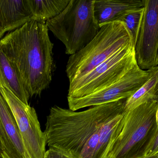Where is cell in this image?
I'll use <instances>...</instances> for the list:
<instances>
[{"label":"cell","instance_id":"obj_15","mask_svg":"<svg viewBox=\"0 0 158 158\" xmlns=\"http://www.w3.org/2000/svg\"><path fill=\"white\" fill-rule=\"evenodd\" d=\"M149 101H154L158 105V66L152 69V74L148 80L126 99L124 111L131 110Z\"/></svg>","mask_w":158,"mask_h":158},{"label":"cell","instance_id":"obj_13","mask_svg":"<svg viewBox=\"0 0 158 158\" xmlns=\"http://www.w3.org/2000/svg\"><path fill=\"white\" fill-rule=\"evenodd\" d=\"M0 86L11 91L22 102L28 105L29 94L20 76L4 53L0 50Z\"/></svg>","mask_w":158,"mask_h":158},{"label":"cell","instance_id":"obj_11","mask_svg":"<svg viewBox=\"0 0 158 158\" xmlns=\"http://www.w3.org/2000/svg\"><path fill=\"white\" fill-rule=\"evenodd\" d=\"M32 20L27 0H0V27L5 33Z\"/></svg>","mask_w":158,"mask_h":158},{"label":"cell","instance_id":"obj_21","mask_svg":"<svg viewBox=\"0 0 158 158\" xmlns=\"http://www.w3.org/2000/svg\"><path fill=\"white\" fill-rule=\"evenodd\" d=\"M2 158H10L7 156L6 153L4 152H2Z\"/></svg>","mask_w":158,"mask_h":158},{"label":"cell","instance_id":"obj_23","mask_svg":"<svg viewBox=\"0 0 158 158\" xmlns=\"http://www.w3.org/2000/svg\"><path fill=\"white\" fill-rule=\"evenodd\" d=\"M2 146H1V143H0V158H2Z\"/></svg>","mask_w":158,"mask_h":158},{"label":"cell","instance_id":"obj_1","mask_svg":"<svg viewBox=\"0 0 158 158\" xmlns=\"http://www.w3.org/2000/svg\"><path fill=\"white\" fill-rule=\"evenodd\" d=\"M53 47L46 23L34 20L0 40V50L16 70L30 97L40 95L52 82Z\"/></svg>","mask_w":158,"mask_h":158},{"label":"cell","instance_id":"obj_6","mask_svg":"<svg viewBox=\"0 0 158 158\" xmlns=\"http://www.w3.org/2000/svg\"><path fill=\"white\" fill-rule=\"evenodd\" d=\"M137 65L134 46L131 45L69 83L67 97L80 98L102 90L120 79Z\"/></svg>","mask_w":158,"mask_h":158},{"label":"cell","instance_id":"obj_9","mask_svg":"<svg viewBox=\"0 0 158 158\" xmlns=\"http://www.w3.org/2000/svg\"><path fill=\"white\" fill-rule=\"evenodd\" d=\"M143 19L135 45L138 66L147 70L158 66V0H143Z\"/></svg>","mask_w":158,"mask_h":158},{"label":"cell","instance_id":"obj_4","mask_svg":"<svg viewBox=\"0 0 158 158\" xmlns=\"http://www.w3.org/2000/svg\"><path fill=\"white\" fill-rule=\"evenodd\" d=\"M99 27L94 39L69 58L66 72L69 83L87 74L123 48L133 45L123 22L112 21Z\"/></svg>","mask_w":158,"mask_h":158},{"label":"cell","instance_id":"obj_16","mask_svg":"<svg viewBox=\"0 0 158 158\" xmlns=\"http://www.w3.org/2000/svg\"><path fill=\"white\" fill-rule=\"evenodd\" d=\"M125 112L102 126L99 132L98 144L94 158H105L108 150L121 131Z\"/></svg>","mask_w":158,"mask_h":158},{"label":"cell","instance_id":"obj_24","mask_svg":"<svg viewBox=\"0 0 158 158\" xmlns=\"http://www.w3.org/2000/svg\"><path fill=\"white\" fill-rule=\"evenodd\" d=\"M158 158V157H157V158Z\"/></svg>","mask_w":158,"mask_h":158},{"label":"cell","instance_id":"obj_7","mask_svg":"<svg viewBox=\"0 0 158 158\" xmlns=\"http://www.w3.org/2000/svg\"><path fill=\"white\" fill-rule=\"evenodd\" d=\"M1 93L10 107L22 137L26 158H44L46 138L41 129L35 109L19 100L11 91L0 86Z\"/></svg>","mask_w":158,"mask_h":158},{"label":"cell","instance_id":"obj_22","mask_svg":"<svg viewBox=\"0 0 158 158\" xmlns=\"http://www.w3.org/2000/svg\"><path fill=\"white\" fill-rule=\"evenodd\" d=\"M158 157V154H157V155H154V156H147V157H143V158H156Z\"/></svg>","mask_w":158,"mask_h":158},{"label":"cell","instance_id":"obj_12","mask_svg":"<svg viewBox=\"0 0 158 158\" xmlns=\"http://www.w3.org/2000/svg\"><path fill=\"white\" fill-rule=\"evenodd\" d=\"M143 7V0H95L94 12L100 27L117 21L128 11Z\"/></svg>","mask_w":158,"mask_h":158},{"label":"cell","instance_id":"obj_17","mask_svg":"<svg viewBox=\"0 0 158 158\" xmlns=\"http://www.w3.org/2000/svg\"><path fill=\"white\" fill-rule=\"evenodd\" d=\"M143 7L131 10L123 14L117 20L125 24L131 37L134 46L143 19Z\"/></svg>","mask_w":158,"mask_h":158},{"label":"cell","instance_id":"obj_20","mask_svg":"<svg viewBox=\"0 0 158 158\" xmlns=\"http://www.w3.org/2000/svg\"><path fill=\"white\" fill-rule=\"evenodd\" d=\"M4 32L3 31V30L2 29V28L0 27V40L4 37V35L5 34Z\"/></svg>","mask_w":158,"mask_h":158},{"label":"cell","instance_id":"obj_10","mask_svg":"<svg viewBox=\"0 0 158 158\" xmlns=\"http://www.w3.org/2000/svg\"><path fill=\"white\" fill-rule=\"evenodd\" d=\"M0 143L10 158H26L22 137L10 107L0 93Z\"/></svg>","mask_w":158,"mask_h":158},{"label":"cell","instance_id":"obj_8","mask_svg":"<svg viewBox=\"0 0 158 158\" xmlns=\"http://www.w3.org/2000/svg\"><path fill=\"white\" fill-rule=\"evenodd\" d=\"M151 74L152 69L143 70L136 65L120 79L102 90L80 98L67 97L69 109L77 111L88 107L127 99L143 86Z\"/></svg>","mask_w":158,"mask_h":158},{"label":"cell","instance_id":"obj_18","mask_svg":"<svg viewBox=\"0 0 158 158\" xmlns=\"http://www.w3.org/2000/svg\"><path fill=\"white\" fill-rule=\"evenodd\" d=\"M44 158H73L67 153L57 149L49 147L46 150Z\"/></svg>","mask_w":158,"mask_h":158},{"label":"cell","instance_id":"obj_14","mask_svg":"<svg viewBox=\"0 0 158 158\" xmlns=\"http://www.w3.org/2000/svg\"><path fill=\"white\" fill-rule=\"evenodd\" d=\"M70 0H27L32 20L42 23L54 18L66 7Z\"/></svg>","mask_w":158,"mask_h":158},{"label":"cell","instance_id":"obj_5","mask_svg":"<svg viewBox=\"0 0 158 158\" xmlns=\"http://www.w3.org/2000/svg\"><path fill=\"white\" fill-rule=\"evenodd\" d=\"M95 0H70L64 11L46 22L48 29L74 54L91 41L100 27L94 12Z\"/></svg>","mask_w":158,"mask_h":158},{"label":"cell","instance_id":"obj_3","mask_svg":"<svg viewBox=\"0 0 158 158\" xmlns=\"http://www.w3.org/2000/svg\"><path fill=\"white\" fill-rule=\"evenodd\" d=\"M158 105L149 101L125 112L119 134L105 158H143L158 127Z\"/></svg>","mask_w":158,"mask_h":158},{"label":"cell","instance_id":"obj_2","mask_svg":"<svg viewBox=\"0 0 158 158\" xmlns=\"http://www.w3.org/2000/svg\"><path fill=\"white\" fill-rule=\"evenodd\" d=\"M126 99L72 111L55 105L47 116L44 132L49 147L79 158L91 137L109 121L123 114Z\"/></svg>","mask_w":158,"mask_h":158},{"label":"cell","instance_id":"obj_19","mask_svg":"<svg viewBox=\"0 0 158 158\" xmlns=\"http://www.w3.org/2000/svg\"><path fill=\"white\" fill-rule=\"evenodd\" d=\"M158 154V127L154 139L148 147L145 157L151 156Z\"/></svg>","mask_w":158,"mask_h":158}]
</instances>
